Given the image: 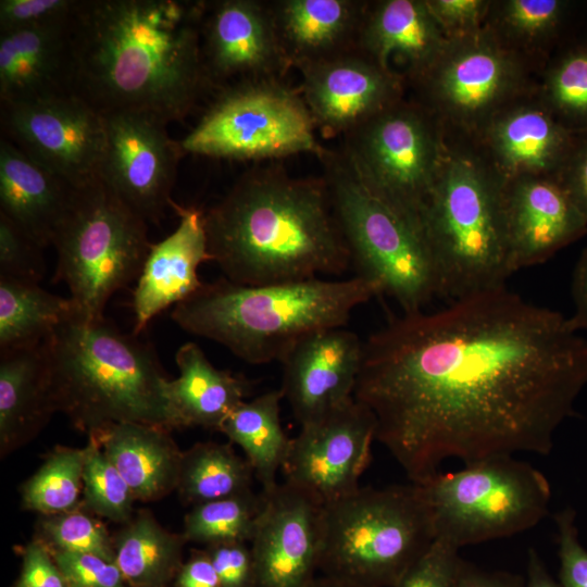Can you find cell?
<instances>
[{
    "mask_svg": "<svg viewBox=\"0 0 587 587\" xmlns=\"http://www.w3.org/2000/svg\"><path fill=\"white\" fill-rule=\"evenodd\" d=\"M205 1L79 0L68 22L70 92L101 115L182 121L210 83L201 53Z\"/></svg>",
    "mask_w": 587,
    "mask_h": 587,
    "instance_id": "obj_2",
    "label": "cell"
},
{
    "mask_svg": "<svg viewBox=\"0 0 587 587\" xmlns=\"http://www.w3.org/2000/svg\"><path fill=\"white\" fill-rule=\"evenodd\" d=\"M525 587H562L547 571L536 550H528L527 579Z\"/></svg>",
    "mask_w": 587,
    "mask_h": 587,
    "instance_id": "obj_53",
    "label": "cell"
},
{
    "mask_svg": "<svg viewBox=\"0 0 587 587\" xmlns=\"http://www.w3.org/2000/svg\"><path fill=\"white\" fill-rule=\"evenodd\" d=\"M83 450L84 504L113 522L128 523L133 519L135 500L128 484L92 435H88V442Z\"/></svg>",
    "mask_w": 587,
    "mask_h": 587,
    "instance_id": "obj_39",
    "label": "cell"
},
{
    "mask_svg": "<svg viewBox=\"0 0 587 587\" xmlns=\"http://www.w3.org/2000/svg\"><path fill=\"white\" fill-rule=\"evenodd\" d=\"M2 138L74 188L99 177L103 116L73 93L1 104Z\"/></svg>",
    "mask_w": 587,
    "mask_h": 587,
    "instance_id": "obj_14",
    "label": "cell"
},
{
    "mask_svg": "<svg viewBox=\"0 0 587 587\" xmlns=\"http://www.w3.org/2000/svg\"><path fill=\"white\" fill-rule=\"evenodd\" d=\"M15 587H66L53 555L42 540H35L26 547Z\"/></svg>",
    "mask_w": 587,
    "mask_h": 587,
    "instance_id": "obj_48",
    "label": "cell"
},
{
    "mask_svg": "<svg viewBox=\"0 0 587 587\" xmlns=\"http://www.w3.org/2000/svg\"><path fill=\"white\" fill-rule=\"evenodd\" d=\"M299 71V91L325 138L345 136L404 98L402 74L359 48Z\"/></svg>",
    "mask_w": 587,
    "mask_h": 587,
    "instance_id": "obj_17",
    "label": "cell"
},
{
    "mask_svg": "<svg viewBox=\"0 0 587 587\" xmlns=\"http://www.w3.org/2000/svg\"><path fill=\"white\" fill-rule=\"evenodd\" d=\"M89 435L126 480L135 500H159L177 488L183 452L170 430L117 423Z\"/></svg>",
    "mask_w": 587,
    "mask_h": 587,
    "instance_id": "obj_29",
    "label": "cell"
},
{
    "mask_svg": "<svg viewBox=\"0 0 587 587\" xmlns=\"http://www.w3.org/2000/svg\"><path fill=\"white\" fill-rule=\"evenodd\" d=\"M571 287L574 313L570 320L577 330H587V247L575 264Z\"/></svg>",
    "mask_w": 587,
    "mask_h": 587,
    "instance_id": "obj_51",
    "label": "cell"
},
{
    "mask_svg": "<svg viewBox=\"0 0 587 587\" xmlns=\"http://www.w3.org/2000/svg\"><path fill=\"white\" fill-rule=\"evenodd\" d=\"M319 159L357 276L377 284L402 313L424 310L438 287L420 229L363 184L340 147Z\"/></svg>",
    "mask_w": 587,
    "mask_h": 587,
    "instance_id": "obj_8",
    "label": "cell"
},
{
    "mask_svg": "<svg viewBox=\"0 0 587 587\" xmlns=\"http://www.w3.org/2000/svg\"><path fill=\"white\" fill-rule=\"evenodd\" d=\"M280 389L241 402L223 422L222 432L245 452L262 491L272 490L287 459L291 439L280 423Z\"/></svg>",
    "mask_w": 587,
    "mask_h": 587,
    "instance_id": "obj_32",
    "label": "cell"
},
{
    "mask_svg": "<svg viewBox=\"0 0 587 587\" xmlns=\"http://www.w3.org/2000/svg\"><path fill=\"white\" fill-rule=\"evenodd\" d=\"M104 118L105 143L99 177L146 222L158 223L173 205L172 190L180 158L179 141L166 123L139 113Z\"/></svg>",
    "mask_w": 587,
    "mask_h": 587,
    "instance_id": "obj_16",
    "label": "cell"
},
{
    "mask_svg": "<svg viewBox=\"0 0 587 587\" xmlns=\"http://www.w3.org/2000/svg\"><path fill=\"white\" fill-rule=\"evenodd\" d=\"M512 273L540 264L587 234V220L555 177H519L503 185Z\"/></svg>",
    "mask_w": 587,
    "mask_h": 587,
    "instance_id": "obj_21",
    "label": "cell"
},
{
    "mask_svg": "<svg viewBox=\"0 0 587 587\" xmlns=\"http://www.w3.org/2000/svg\"><path fill=\"white\" fill-rule=\"evenodd\" d=\"M300 426L282 469L285 480L323 504L355 491L375 440L372 413L352 397Z\"/></svg>",
    "mask_w": 587,
    "mask_h": 587,
    "instance_id": "obj_15",
    "label": "cell"
},
{
    "mask_svg": "<svg viewBox=\"0 0 587 587\" xmlns=\"http://www.w3.org/2000/svg\"><path fill=\"white\" fill-rule=\"evenodd\" d=\"M54 282H64L79 315L102 319L117 290L137 280L152 243L147 222L98 177L75 188L55 232Z\"/></svg>",
    "mask_w": 587,
    "mask_h": 587,
    "instance_id": "obj_9",
    "label": "cell"
},
{
    "mask_svg": "<svg viewBox=\"0 0 587 587\" xmlns=\"http://www.w3.org/2000/svg\"><path fill=\"white\" fill-rule=\"evenodd\" d=\"M179 376L167 379L165 396L175 428L200 426L220 430L226 417L252 390L240 374L215 367L195 342L176 352Z\"/></svg>",
    "mask_w": 587,
    "mask_h": 587,
    "instance_id": "obj_28",
    "label": "cell"
},
{
    "mask_svg": "<svg viewBox=\"0 0 587 587\" xmlns=\"http://www.w3.org/2000/svg\"><path fill=\"white\" fill-rule=\"evenodd\" d=\"M454 587H522L516 576L477 570L463 561Z\"/></svg>",
    "mask_w": 587,
    "mask_h": 587,
    "instance_id": "obj_52",
    "label": "cell"
},
{
    "mask_svg": "<svg viewBox=\"0 0 587 587\" xmlns=\"http://www.w3.org/2000/svg\"><path fill=\"white\" fill-rule=\"evenodd\" d=\"M79 0H1L0 33L65 23Z\"/></svg>",
    "mask_w": 587,
    "mask_h": 587,
    "instance_id": "obj_43",
    "label": "cell"
},
{
    "mask_svg": "<svg viewBox=\"0 0 587 587\" xmlns=\"http://www.w3.org/2000/svg\"><path fill=\"white\" fill-rule=\"evenodd\" d=\"M459 550L435 539L396 587H454L463 563Z\"/></svg>",
    "mask_w": 587,
    "mask_h": 587,
    "instance_id": "obj_42",
    "label": "cell"
},
{
    "mask_svg": "<svg viewBox=\"0 0 587 587\" xmlns=\"http://www.w3.org/2000/svg\"><path fill=\"white\" fill-rule=\"evenodd\" d=\"M262 495L250 541L257 586L307 587L319 566L324 504L286 480Z\"/></svg>",
    "mask_w": 587,
    "mask_h": 587,
    "instance_id": "obj_18",
    "label": "cell"
},
{
    "mask_svg": "<svg viewBox=\"0 0 587 587\" xmlns=\"http://www.w3.org/2000/svg\"><path fill=\"white\" fill-rule=\"evenodd\" d=\"M575 134L539 100L536 88L496 113L466 143L503 183L526 176L557 177Z\"/></svg>",
    "mask_w": 587,
    "mask_h": 587,
    "instance_id": "obj_20",
    "label": "cell"
},
{
    "mask_svg": "<svg viewBox=\"0 0 587 587\" xmlns=\"http://www.w3.org/2000/svg\"><path fill=\"white\" fill-rule=\"evenodd\" d=\"M587 385V338L505 286L402 313L363 341L353 398L423 485L444 462L548 454Z\"/></svg>",
    "mask_w": 587,
    "mask_h": 587,
    "instance_id": "obj_1",
    "label": "cell"
},
{
    "mask_svg": "<svg viewBox=\"0 0 587 587\" xmlns=\"http://www.w3.org/2000/svg\"><path fill=\"white\" fill-rule=\"evenodd\" d=\"M66 587H125L115 562L91 553L53 551Z\"/></svg>",
    "mask_w": 587,
    "mask_h": 587,
    "instance_id": "obj_44",
    "label": "cell"
},
{
    "mask_svg": "<svg viewBox=\"0 0 587 587\" xmlns=\"http://www.w3.org/2000/svg\"><path fill=\"white\" fill-rule=\"evenodd\" d=\"M575 517L571 508L554 515L562 587H587V550L579 541Z\"/></svg>",
    "mask_w": 587,
    "mask_h": 587,
    "instance_id": "obj_45",
    "label": "cell"
},
{
    "mask_svg": "<svg viewBox=\"0 0 587 587\" xmlns=\"http://www.w3.org/2000/svg\"><path fill=\"white\" fill-rule=\"evenodd\" d=\"M448 39L426 0L369 1L358 48L385 66L397 58L405 67V83L424 72Z\"/></svg>",
    "mask_w": 587,
    "mask_h": 587,
    "instance_id": "obj_26",
    "label": "cell"
},
{
    "mask_svg": "<svg viewBox=\"0 0 587 587\" xmlns=\"http://www.w3.org/2000/svg\"><path fill=\"white\" fill-rule=\"evenodd\" d=\"M177 587H221L209 553L195 552L177 577Z\"/></svg>",
    "mask_w": 587,
    "mask_h": 587,
    "instance_id": "obj_50",
    "label": "cell"
},
{
    "mask_svg": "<svg viewBox=\"0 0 587 587\" xmlns=\"http://www.w3.org/2000/svg\"><path fill=\"white\" fill-rule=\"evenodd\" d=\"M263 495L253 491L193 505L185 516V540L208 546L251 541Z\"/></svg>",
    "mask_w": 587,
    "mask_h": 587,
    "instance_id": "obj_37",
    "label": "cell"
},
{
    "mask_svg": "<svg viewBox=\"0 0 587 587\" xmlns=\"http://www.w3.org/2000/svg\"><path fill=\"white\" fill-rule=\"evenodd\" d=\"M421 486L435 539L458 549L533 528L548 514L551 499L547 477L514 457L438 473Z\"/></svg>",
    "mask_w": 587,
    "mask_h": 587,
    "instance_id": "obj_10",
    "label": "cell"
},
{
    "mask_svg": "<svg viewBox=\"0 0 587 587\" xmlns=\"http://www.w3.org/2000/svg\"><path fill=\"white\" fill-rule=\"evenodd\" d=\"M299 89L283 78L240 80L217 90L179 141L185 154L236 161L278 160L326 150Z\"/></svg>",
    "mask_w": 587,
    "mask_h": 587,
    "instance_id": "obj_11",
    "label": "cell"
},
{
    "mask_svg": "<svg viewBox=\"0 0 587 587\" xmlns=\"http://www.w3.org/2000/svg\"><path fill=\"white\" fill-rule=\"evenodd\" d=\"M555 178L587 220V133L575 134L573 146Z\"/></svg>",
    "mask_w": 587,
    "mask_h": 587,
    "instance_id": "obj_49",
    "label": "cell"
},
{
    "mask_svg": "<svg viewBox=\"0 0 587 587\" xmlns=\"http://www.w3.org/2000/svg\"><path fill=\"white\" fill-rule=\"evenodd\" d=\"M448 40L480 30L486 23L491 0H426Z\"/></svg>",
    "mask_w": 587,
    "mask_h": 587,
    "instance_id": "obj_46",
    "label": "cell"
},
{
    "mask_svg": "<svg viewBox=\"0 0 587 587\" xmlns=\"http://www.w3.org/2000/svg\"><path fill=\"white\" fill-rule=\"evenodd\" d=\"M203 218L211 259L235 284L303 280L351 265L323 177H292L275 163L252 167Z\"/></svg>",
    "mask_w": 587,
    "mask_h": 587,
    "instance_id": "obj_3",
    "label": "cell"
},
{
    "mask_svg": "<svg viewBox=\"0 0 587 587\" xmlns=\"http://www.w3.org/2000/svg\"><path fill=\"white\" fill-rule=\"evenodd\" d=\"M576 4L565 0L492 1L485 27L507 48L532 64L576 33Z\"/></svg>",
    "mask_w": 587,
    "mask_h": 587,
    "instance_id": "obj_31",
    "label": "cell"
},
{
    "mask_svg": "<svg viewBox=\"0 0 587 587\" xmlns=\"http://www.w3.org/2000/svg\"><path fill=\"white\" fill-rule=\"evenodd\" d=\"M75 311L39 283L0 276V352L42 344Z\"/></svg>",
    "mask_w": 587,
    "mask_h": 587,
    "instance_id": "obj_33",
    "label": "cell"
},
{
    "mask_svg": "<svg viewBox=\"0 0 587 587\" xmlns=\"http://www.w3.org/2000/svg\"><path fill=\"white\" fill-rule=\"evenodd\" d=\"M40 535L41 540L52 547L53 551L91 553L115 562L113 538L103 524L76 509L43 515Z\"/></svg>",
    "mask_w": 587,
    "mask_h": 587,
    "instance_id": "obj_40",
    "label": "cell"
},
{
    "mask_svg": "<svg viewBox=\"0 0 587 587\" xmlns=\"http://www.w3.org/2000/svg\"><path fill=\"white\" fill-rule=\"evenodd\" d=\"M503 185L466 143L447 139L420 214V229L437 278V297L451 301L504 287L513 274Z\"/></svg>",
    "mask_w": 587,
    "mask_h": 587,
    "instance_id": "obj_6",
    "label": "cell"
},
{
    "mask_svg": "<svg viewBox=\"0 0 587 587\" xmlns=\"http://www.w3.org/2000/svg\"><path fill=\"white\" fill-rule=\"evenodd\" d=\"M446 142L434 116L403 98L342 136L340 148L363 184L420 229Z\"/></svg>",
    "mask_w": 587,
    "mask_h": 587,
    "instance_id": "obj_13",
    "label": "cell"
},
{
    "mask_svg": "<svg viewBox=\"0 0 587 587\" xmlns=\"http://www.w3.org/2000/svg\"><path fill=\"white\" fill-rule=\"evenodd\" d=\"M536 93L573 134L587 133V35L575 33L542 68Z\"/></svg>",
    "mask_w": 587,
    "mask_h": 587,
    "instance_id": "obj_36",
    "label": "cell"
},
{
    "mask_svg": "<svg viewBox=\"0 0 587 587\" xmlns=\"http://www.w3.org/2000/svg\"><path fill=\"white\" fill-rule=\"evenodd\" d=\"M382 294L360 276L245 286L224 277L177 303L173 321L249 364L282 362L307 337L344 327L352 311Z\"/></svg>",
    "mask_w": 587,
    "mask_h": 587,
    "instance_id": "obj_4",
    "label": "cell"
},
{
    "mask_svg": "<svg viewBox=\"0 0 587 587\" xmlns=\"http://www.w3.org/2000/svg\"><path fill=\"white\" fill-rule=\"evenodd\" d=\"M200 35L203 65L216 91L246 79L284 78L290 68L267 1H205Z\"/></svg>",
    "mask_w": 587,
    "mask_h": 587,
    "instance_id": "obj_19",
    "label": "cell"
},
{
    "mask_svg": "<svg viewBox=\"0 0 587 587\" xmlns=\"http://www.w3.org/2000/svg\"><path fill=\"white\" fill-rule=\"evenodd\" d=\"M532 64L485 26L450 39L437 59L408 80L449 140L467 142L501 109L533 91Z\"/></svg>",
    "mask_w": 587,
    "mask_h": 587,
    "instance_id": "obj_12",
    "label": "cell"
},
{
    "mask_svg": "<svg viewBox=\"0 0 587 587\" xmlns=\"http://www.w3.org/2000/svg\"><path fill=\"white\" fill-rule=\"evenodd\" d=\"M284 54L298 70L358 48L369 1H267Z\"/></svg>",
    "mask_w": 587,
    "mask_h": 587,
    "instance_id": "obj_24",
    "label": "cell"
},
{
    "mask_svg": "<svg viewBox=\"0 0 587 587\" xmlns=\"http://www.w3.org/2000/svg\"><path fill=\"white\" fill-rule=\"evenodd\" d=\"M179 216L176 229L153 243L137 279L133 295L134 334L170 305L193 295L201 286L198 268L212 261L208 247L203 212L173 203Z\"/></svg>",
    "mask_w": 587,
    "mask_h": 587,
    "instance_id": "obj_23",
    "label": "cell"
},
{
    "mask_svg": "<svg viewBox=\"0 0 587 587\" xmlns=\"http://www.w3.org/2000/svg\"><path fill=\"white\" fill-rule=\"evenodd\" d=\"M207 552L221 587H258L253 557L247 542L213 545Z\"/></svg>",
    "mask_w": 587,
    "mask_h": 587,
    "instance_id": "obj_47",
    "label": "cell"
},
{
    "mask_svg": "<svg viewBox=\"0 0 587 587\" xmlns=\"http://www.w3.org/2000/svg\"><path fill=\"white\" fill-rule=\"evenodd\" d=\"M184 541L142 511L113 538L115 563L132 586L161 587L178 567Z\"/></svg>",
    "mask_w": 587,
    "mask_h": 587,
    "instance_id": "obj_34",
    "label": "cell"
},
{
    "mask_svg": "<svg viewBox=\"0 0 587 587\" xmlns=\"http://www.w3.org/2000/svg\"><path fill=\"white\" fill-rule=\"evenodd\" d=\"M363 341L344 327L317 332L280 362V391L301 424L353 397Z\"/></svg>",
    "mask_w": 587,
    "mask_h": 587,
    "instance_id": "obj_22",
    "label": "cell"
},
{
    "mask_svg": "<svg viewBox=\"0 0 587 587\" xmlns=\"http://www.w3.org/2000/svg\"><path fill=\"white\" fill-rule=\"evenodd\" d=\"M43 248L0 213V276L39 283L45 273Z\"/></svg>",
    "mask_w": 587,
    "mask_h": 587,
    "instance_id": "obj_41",
    "label": "cell"
},
{
    "mask_svg": "<svg viewBox=\"0 0 587 587\" xmlns=\"http://www.w3.org/2000/svg\"><path fill=\"white\" fill-rule=\"evenodd\" d=\"M307 587H362L337 578L320 575L315 576Z\"/></svg>",
    "mask_w": 587,
    "mask_h": 587,
    "instance_id": "obj_54",
    "label": "cell"
},
{
    "mask_svg": "<svg viewBox=\"0 0 587 587\" xmlns=\"http://www.w3.org/2000/svg\"><path fill=\"white\" fill-rule=\"evenodd\" d=\"M50 394L88 435L117 423L175 428L165 396L168 379L152 347L104 317L75 311L45 340Z\"/></svg>",
    "mask_w": 587,
    "mask_h": 587,
    "instance_id": "obj_5",
    "label": "cell"
},
{
    "mask_svg": "<svg viewBox=\"0 0 587 587\" xmlns=\"http://www.w3.org/2000/svg\"><path fill=\"white\" fill-rule=\"evenodd\" d=\"M68 22L0 33L1 104L71 93Z\"/></svg>",
    "mask_w": 587,
    "mask_h": 587,
    "instance_id": "obj_25",
    "label": "cell"
},
{
    "mask_svg": "<svg viewBox=\"0 0 587 587\" xmlns=\"http://www.w3.org/2000/svg\"><path fill=\"white\" fill-rule=\"evenodd\" d=\"M254 472L230 444L198 442L183 452L176 490L189 504L252 491Z\"/></svg>",
    "mask_w": 587,
    "mask_h": 587,
    "instance_id": "obj_35",
    "label": "cell"
},
{
    "mask_svg": "<svg viewBox=\"0 0 587 587\" xmlns=\"http://www.w3.org/2000/svg\"><path fill=\"white\" fill-rule=\"evenodd\" d=\"M84 450L58 447L22 487L23 507L43 515L75 510L83 486Z\"/></svg>",
    "mask_w": 587,
    "mask_h": 587,
    "instance_id": "obj_38",
    "label": "cell"
},
{
    "mask_svg": "<svg viewBox=\"0 0 587 587\" xmlns=\"http://www.w3.org/2000/svg\"><path fill=\"white\" fill-rule=\"evenodd\" d=\"M434 540L421 485L360 486L324 504L317 571L362 587H396Z\"/></svg>",
    "mask_w": 587,
    "mask_h": 587,
    "instance_id": "obj_7",
    "label": "cell"
},
{
    "mask_svg": "<svg viewBox=\"0 0 587 587\" xmlns=\"http://www.w3.org/2000/svg\"><path fill=\"white\" fill-rule=\"evenodd\" d=\"M43 342L35 347L0 352L2 455L32 440L55 412Z\"/></svg>",
    "mask_w": 587,
    "mask_h": 587,
    "instance_id": "obj_30",
    "label": "cell"
},
{
    "mask_svg": "<svg viewBox=\"0 0 587 587\" xmlns=\"http://www.w3.org/2000/svg\"><path fill=\"white\" fill-rule=\"evenodd\" d=\"M74 190V187L1 137L0 213L42 248L52 245Z\"/></svg>",
    "mask_w": 587,
    "mask_h": 587,
    "instance_id": "obj_27",
    "label": "cell"
}]
</instances>
